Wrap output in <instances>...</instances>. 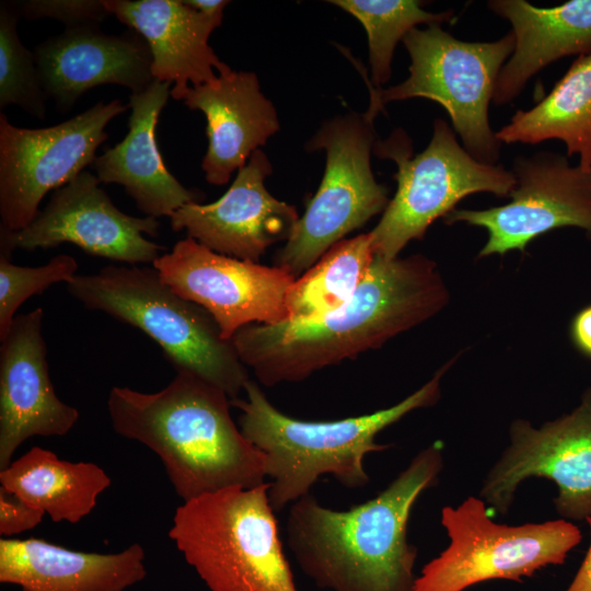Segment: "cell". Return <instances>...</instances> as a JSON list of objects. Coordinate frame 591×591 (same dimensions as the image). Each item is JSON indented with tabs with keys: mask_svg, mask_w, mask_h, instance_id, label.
<instances>
[{
	"mask_svg": "<svg viewBox=\"0 0 591 591\" xmlns=\"http://www.w3.org/2000/svg\"><path fill=\"white\" fill-rule=\"evenodd\" d=\"M437 263L425 255L374 260L351 300L312 322L250 324L231 341L265 386L300 382L375 349L428 321L449 302Z\"/></svg>",
	"mask_w": 591,
	"mask_h": 591,
	"instance_id": "6da1fadb",
	"label": "cell"
},
{
	"mask_svg": "<svg viewBox=\"0 0 591 591\" xmlns=\"http://www.w3.org/2000/svg\"><path fill=\"white\" fill-rule=\"evenodd\" d=\"M15 1L0 4V108L14 104L31 115L45 118L46 94L42 88L33 51L18 35L20 19Z\"/></svg>",
	"mask_w": 591,
	"mask_h": 591,
	"instance_id": "83f0119b",
	"label": "cell"
},
{
	"mask_svg": "<svg viewBox=\"0 0 591 591\" xmlns=\"http://www.w3.org/2000/svg\"><path fill=\"white\" fill-rule=\"evenodd\" d=\"M487 7L511 24L514 49L501 68L493 102L506 105L531 78L567 56L591 53V0L538 8L525 0H490Z\"/></svg>",
	"mask_w": 591,
	"mask_h": 591,
	"instance_id": "603a6c76",
	"label": "cell"
},
{
	"mask_svg": "<svg viewBox=\"0 0 591 591\" xmlns=\"http://www.w3.org/2000/svg\"><path fill=\"white\" fill-rule=\"evenodd\" d=\"M443 468L440 444L418 452L374 498L339 511L311 494L290 505L287 544L300 569L331 591H415L417 548L407 538L414 505Z\"/></svg>",
	"mask_w": 591,
	"mask_h": 591,
	"instance_id": "7a4b0ae2",
	"label": "cell"
},
{
	"mask_svg": "<svg viewBox=\"0 0 591 591\" xmlns=\"http://www.w3.org/2000/svg\"><path fill=\"white\" fill-rule=\"evenodd\" d=\"M108 12L140 34L152 56L154 80L174 83L171 96L184 100L189 88L212 83L233 70L208 44L219 24L179 0H105Z\"/></svg>",
	"mask_w": 591,
	"mask_h": 591,
	"instance_id": "d6986e66",
	"label": "cell"
},
{
	"mask_svg": "<svg viewBox=\"0 0 591 591\" xmlns=\"http://www.w3.org/2000/svg\"><path fill=\"white\" fill-rule=\"evenodd\" d=\"M455 355L439 368L420 389L395 405L378 412L329 421L292 418L277 409L259 385L248 380L246 398L231 399L241 410L237 424L243 436L265 455L268 496L275 511L301 497L323 475H333L349 489L364 487L370 477L364 457L387 449L376 436L407 414L434 405L440 397L441 379L455 362Z\"/></svg>",
	"mask_w": 591,
	"mask_h": 591,
	"instance_id": "277c9868",
	"label": "cell"
},
{
	"mask_svg": "<svg viewBox=\"0 0 591 591\" xmlns=\"http://www.w3.org/2000/svg\"><path fill=\"white\" fill-rule=\"evenodd\" d=\"M130 105L102 101L46 128H21L0 114V231L18 232L39 212V204L92 165L107 139L106 125Z\"/></svg>",
	"mask_w": 591,
	"mask_h": 591,
	"instance_id": "8fae6325",
	"label": "cell"
},
{
	"mask_svg": "<svg viewBox=\"0 0 591 591\" xmlns=\"http://www.w3.org/2000/svg\"><path fill=\"white\" fill-rule=\"evenodd\" d=\"M152 265L175 292L213 317L225 340L250 324L289 320L287 297L296 279L280 267L222 255L188 236Z\"/></svg>",
	"mask_w": 591,
	"mask_h": 591,
	"instance_id": "5bb4252c",
	"label": "cell"
},
{
	"mask_svg": "<svg viewBox=\"0 0 591 591\" xmlns=\"http://www.w3.org/2000/svg\"><path fill=\"white\" fill-rule=\"evenodd\" d=\"M569 335L576 349L591 359V304L578 311L573 316Z\"/></svg>",
	"mask_w": 591,
	"mask_h": 591,
	"instance_id": "1f68e13d",
	"label": "cell"
},
{
	"mask_svg": "<svg viewBox=\"0 0 591 591\" xmlns=\"http://www.w3.org/2000/svg\"><path fill=\"white\" fill-rule=\"evenodd\" d=\"M112 480L91 462L60 460L54 452L34 447L0 471V485L54 522L78 523L95 507Z\"/></svg>",
	"mask_w": 591,
	"mask_h": 591,
	"instance_id": "cb8c5ba5",
	"label": "cell"
},
{
	"mask_svg": "<svg viewBox=\"0 0 591 591\" xmlns=\"http://www.w3.org/2000/svg\"><path fill=\"white\" fill-rule=\"evenodd\" d=\"M74 257L60 254L37 267L13 264L0 254V340L7 335L18 309L32 296L39 294L57 282L72 280L77 276Z\"/></svg>",
	"mask_w": 591,
	"mask_h": 591,
	"instance_id": "f1b7e54d",
	"label": "cell"
},
{
	"mask_svg": "<svg viewBox=\"0 0 591 591\" xmlns=\"http://www.w3.org/2000/svg\"><path fill=\"white\" fill-rule=\"evenodd\" d=\"M33 54L46 97L61 113L94 86L118 84L137 94L154 81L150 47L135 31L116 36L105 34L97 23L66 27Z\"/></svg>",
	"mask_w": 591,
	"mask_h": 591,
	"instance_id": "ac0fdd59",
	"label": "cell"
},
{
	"mask_svg": "<svg viewBox=\"0 0 591 591\" xmlns=\"http://www.w3.org/2000/svg\"><path fill=\"white\" fill-rule=\"evenodd\" d=\"M68 292L86 309L104 312L149 336L178 370L189 371L239 397L250 379L231 340L200 305L175 292L155 268L109 265L77 275Z\"/></svg>",
	"mask_w": 591,
	"mask_h": 591,
	"instance_id": "5b68a950",
	"label": "cell"
},
{
	"mask_svg": "<svg viewBox=\"0 0 591 591\" xmlns=\"http://www.w3.org/2000/svg\"><path fill=\"white\" fill-rule=\"evenodd\" d=\"M268 488L229 487L177 507L169 536L210 591H298Z\"/></svg>",
	"mask_w": 591,
	"mask_h": 591,
	"instance_id": "8992f818",
	"label": "cell"
},
{
	"mask_svg": "<svg viewBox=\"0 0 591 591\" xmlns=\"http://www.w3.org/2000/svg\"><path fill=\"white\" fill-rule=\"evenodd\" d=\"M509 439L479 491L489 508L508 513L519 485L543 477L557 486L554 506L561 519L591 517V387L569 414L538 428L525 419L513 420Z\"/></svg>",
	"mask_w": 591,
	"mask_h": 591,
	"instance_id": "4fadbf2b",
	"label": "cell"
},
{
	"mask_svg": "<svg viewBox=\"0 0 591 591\" xmlns=\"http://www.w3.org/2000/svg\"><path fill=\"white\" fill-rule=\"evenodd\" d=\"M271 171L267 155L254 151L221 198L184 205L170 217L172 230H186L216 253L258 263L269 246L289 239L300 218L294 206L266 189Z\"/></svg>",
	"mask_w": 591,
	"mask_h": 591,
	"instance_id": "2e32d148",
	"label": "cell"
},
{
	"mask_svg": "<svg viewBox=\"0 0 591 591\" xmlns=\"http://www.w3.org/2000/svg\"><path fill=\"white\" fill-rule=\"evenodd\" d=\"M375 116L369 109L337 116L325 121L306 143L310 151H326V166L316 194L275 259L294 279L389 205L387 189L371 169L378 141Z\"/></svg>",
	"mask_w": 591,
	"mask_h": 591,
	"instance_id": "9c48e42d",
	"label": "cell"
},
{
	"mask_svg": "<svg viewBox=\"0 0 591 591\" xmlns=\"http://www.w3.org/2000/svg\"><path fill=\"white\" fill-rule=\"evenodd\" d=\"M171 83L154 80L143 92L130 95L129 131L123 141L106 149L91 167L101 183L125 187L146 217H171L204 195L183 186L165 167L159 151L155 128L165 106Z\"/></svg>",
	"mask_w": 591,
	"mask_h": 591,
	"instance_id": "44dd1931",
	"label": "cell"
},
{
	"mask_svg": "<svg viewBox=\"0 0 591 591\" xmlns=\"http://www.w3.org/2000/svg\"><path fill=\"white\" fill-rule=\"evenodd\" d=\"M45 512L0 487V535L7 538L37 526Z\"/></svg>",
	"mask_w": 591,
	"mask_h": 591,
	"instance_id": "4dcf8cb0",
	"label": "cell"
},
{
	"mask_svg": "<svg viewBox=\"0 0 591 591\" xmlns=\"http://www.w3.org/2000/svg\"><path fill=\"white\" fill-rule=\"evenodd\" d=\"M144 549L78 552L42 538L0 540V582L23 591H124L147 576Z\"/></svg>",
	"mask_w": 591,
	"mask_h": 591,
	"instance_id": "7402d4cb",
	"label": "cell"
},
{
	"mask_svg": "<svg viewBox=\"0 0 591 591\" xmlns=\"http://www.w3.org/2000/svg\"><path fill=\"white\" fill-rule=\"evenodd\" d=\"M230 406L224 391L185 370L159 392L114 386L107 399L113 429L161 459L183 501L266 483L265 455L234 424Z\"/></svg>",
	"mask_w": 591,
	"mask_h": 591,
	"instance_id": "3957f363",
	"label": "cell"
},
{
	"mask_svg": "<svg viewBox=\"0 0 591 591\" xmlns=\"http://www.w3.org/2000/svg\"><path fill=\"white\" fill-rule=\"evenodd\" d=\"M374 257L370 232L333 245L292 283L287 297L288 321L312 322L341 309L366 278Z\"/></svg>",
	"mask_w": 591,
	"mask_h": 591,
	"instance_id": "484cf974",
	"label": "cell"
},
{
	"mask_svg": "<svg viewBox=\"0 0 591 591\" xmlns=\"http://www.w3.org/2000/svg\"><path fill=\"white\" fill-rule=\"evenodd\" d=\"M410 58L409 76L386 89L368 81L370 104L425 97L448 112L463 148L477 161L498 164L502 143L489 123L499 72L514 49L510 31L493 42H465L440 24L412 30L403 39Z\"/></svg>",
	"mask_w": 591,
	"mask_h": 591,
	"instance_id": "ba28073f",
	"label": "cell"
},
{
	"mask_svg": "<svg viewBox=\"0 0 591 591\" xmlns=\"http://www.w3.org/2000/svg\"><path fill=\"white\" fill-rule=\"evenodd\" d=\"M21 18L37 20L51 18L66 27L102 23L111 13L105 0H27L15 1Z\"/></svg>",
	"mask_w": 591,
	"mask_h": 591,
	"instance_id": "f546056e",
	"label": "cell"
},
{
	"mask_svg": "<svg viewBox=\"0 0 591 591\" xmlns=\"http://www.w3.org/2000/svg\"><path fill=\"white\" fill-rule=\"evenodd\" d=\"M42 308L13 320L0 347V471L32 437H62L79 420L56 394L46 360Z\"/></svg>",
	"mask_w": 591,
	"mask_h": 591,
	"instance_id": "e0dca14e",
	"label": "cell"
},
{
	"mask_svg": "<svg viewBox=\"0 0 591 591\" xmlns=\"http://www.w3.org/2000/svg\"><path fill=\"white\" fill-rule=\"evenodd\" d=\"M586 521L590 528V545L575 578L566 591H591V517Z\"/></svg>",
	"mask_w": 591,
	"mask_h": 591,
	"instance_id": "d6a6232c",
	"label": "cell"
},
{
	"mask_svg": "<svg viewBox=\"0 0 591 591\" xmlns=\"http://www.w3.org/2000/svg\"><path fill=\"white\" fill-rule=\"evenodd\" d=\"M496 136L507 144L560 140L568 158L591 169V53L578 56L547 95L515 112Z\"/></svg>",
	"mask_w": 591,
	"mask_h": 591,
	"instance_id": "d4e9b609",
	"label": "cell"
},
{
	"mask_svg": "<svg viewBox=\"0 0 591 591\" xmlns=\"http://www.w3.org/2000/svg\"><path fill=\"white\" fill-rule=\"evenodd\" d=\"M183 101L206 116L208 148L201 167L213 185L227 184L280 128L277 111L254 72L233 70L212 83L189 86Z\"/></svg>",
	"mask_w": 591,
	"mask_h": 591,
	"instance_id": "ffe728a7",
	"label": "cell"
},
{
	"mask_svg": "<svg viewBox=\"0 0 591 591\" xmlns=\"http://www.w3.org/2000/svg\"><path fill=\"white\" fill-rule=\"evenodd\" d=\"M511 172L510 201L482 210L454 209L443 218L482 227L488 239L478 258L520 251L537 236L559 228H577L591 241V169L571 165L566 154L537 151L518 155Z\"/></svg>",
	"mask_w": 591,
	"mask_h": 591,
	"instance_id": "7c38bea8",
	"label": "cell"
},
{
	"mask_svg": "<svg viewBox=\"0 0 591 591\" xmlns=\"http://www.w3.org/2000/svg\"><path fill=\"white\" fill-rule=\"evenodd\" d=\"M184 2L219 24L222 23L224 8L230 3L223 0H189Z\"/></svg>",
	"mask_w": 591,
	"mask_h": 591,
	"instance_id": "836d02e7",
	"label": "cell"
},
{
	"mask_svg": "<svg viewBox=\"0 0 591 591\" xmlns=\"http://www.w3.org/2000/svg\"><path fill=\"white\" fill-rule=\"evenodd\" d=\"M100 183L84 170L56 189L26 228L0 231V254L10 257L15 248L35 251L71 243L88 254L131 266L153 264L164 247L144 235L158 236L160 222L120 211Z\"/></svg>",
	"mask_w": 591,
	"mask_h": 591,
	"instance_id": "9a60e30c",
	"label": "cell"
},
{
	"mask_svg": "<svg viewBox=\"0 0 591 591\" xmlns=\"http://www.w3.org/2000/svg\"><path fill=\"white\" fill-rule=\"evenodd\" d=\"M355 16L368 35L370 84L381 89L392 76V60L399 40L419 24H442L452 21L453 10L428 12L416 0H333Z\"/></svg>",
	"mask_w": 591,
	"mask_h": 591,
	"instance_id": "4316f807",
	"label": "cell"
},
{
	"mask_svg": "<svg viewBox=\"0 0 591 591\" xmlns=\"http://www.w3.org/2000/svg\"><path fill=\"white\" fill-rule=\"evenodd\" d=\"M441 524L450 544L424 566L415 591H464L493 579L520 581L564 563L582 537L579 528L565 519L497 523L486 502L474 496L456 507H443Z\"/></svg>",
	"mask_w": 591,
	"mask_h": 591,
	"instance_id": "30bf717a",
	"label": "cell"
},
{
	"mask_svg": "<svg viewBox=\"0 0 591 591\" xmlns=\"http://www.w3.org/2000/svg\"><path fill=\"white\" fill-rule=\"evenodd\" d=\"M373 153L393 160L397 188L376 227L370 232L374 255L398 257L413 240H422L428 228L475 193L509 197L515 186L511 170L486 164L460 144L448 121L436 118L427 148L413 157L412 140L401 128L375 142Z\"/></svg>",
	"mask_w": 591,
	"mask_h": 591,
	"instance_id": "52a82bcc",
	"label": "cell"
}]
</instances>
